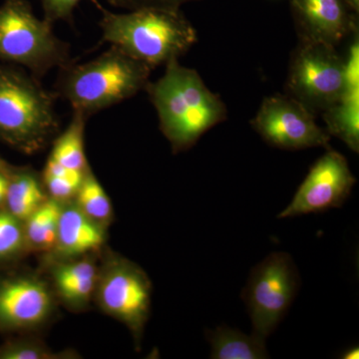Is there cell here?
Here are the masks:
<instances>
[{"mask_svg":"<svg viewBox=\"0 0 359 359\" xmlns=\"http://www.w3.org/2000/svg\"><path fill=\"white\" fill-rule=\"evenodd\" d=\"M145 90L175 154L192 148L203 135L228 118L221 97L205 86L197 70L180 65L179 59L167 63L164 75L149 81Z\"/></svg>","mask_w":359,"mask_h":359,"instance_id":"6da1fadb","label":"cell"},{"mask_svg":"<svg viewBox=\"0 0 359 359\" xmlns=\"http://www.w3.org/2000/svg\"><path fill=\"white\" fill-rule=\"evenodd\" d=\"M101 13V43H110L151 69L179 59L198 41L192 23L179 11L141 8L127 13L108 11L91 0Z\"/></svg>","mask_w":359,"mask_h":359,"instance_id":"7a4b0ae2","label":"cell"},{"mask_svg":"<svg viewBox=\"0 0 359 359\" xmlns=\"http://www.w3.org/2000/svg\"><path fill=\"white\" fill-rule=\"evenodd\" d=\"M152 69L111 45L86 63L73 60L59 68L53 93L69 102L73 112L89 118L145 90Z\"/></svg>","mask_w":359,"mask_h":359,"instance_id":"3957f363","label":"cell"},{"mask_svg":"<svg viewBox=\"0 0 359 359\" xmlns=\"http://www.w3.org/2000/svg\"><path fill=\"white\" fill-rule=\"evenodd\" d=\"M56 99L32 74L0 65V139L25 154L39 152L60 129Z\"/></svg>","mask_w":359,"mask_h":359,"instance_id":"277c9868","label":"cell"},{"mask_svg":"<svg viewBox=\"0 0 359 359\" xmlns=\"http://www.w3.org/2000/svg\"><path fill=\"white\" fill-rule=\"evenodd\" d=\"M70 45L56 36L53 25L39 20L27 0L0 6V61L22 66L36 79L72 62Z\"/></svg>","mask_w":359,"mask_h":359,"instance_id":"5b68a950","label":"cell"},{"mask_svg":"<svg viewBox=\"0 0 359 359\" xmlns=\"http://www.w3.org/2000/svg\"><path fill=\"white\" fill-rule=\"evenodd\" d=\"M301 285V276L287 252H271L250 271L243 290L252 334L266 340L283 320Z\"/></svg>","mask_w":359,"mask_h":359,"instance_id":"8992f818","label":"cell"},{"mask_svg":"<svg viewBox=\"0 0 359 359\" xmlns=\"http://www.w3.org/2000/svg\"><path fill=\"white\" fill-rule=\"evenodd\" d=\"M344 88V58L337 47L299 41L290 57L285 94L314 115L339 100Z\"/></svg>","mask_w":359,"mask_h":359,"instance_id":"52a82bcc","label":"cell"},{"mask_svg":"<svg viewBox=\"0 0 359 359\" xmlns=\"http://www.w3.org/2000/svg\"><path fill=\"white\" fill-rule=\"evenodd\" d=\"M250 125L271 147L287 151L330 148L332 136L316 123V115L287 94L264 98Z\"/></svg>","mask_w":359,"mask_h":359,"instance_id":"ba28073f","label":"cell"},{"mask_svg":"<svg viewBox=\"0 0 359 359\" xmlns=\"http://www.w3.org/2000/svg\"><path fill=\"white\" fill-rule=\"evenodd\" d=\"M98 299L106 313L128 325L140 344L151 309L152 285L145 271L126 259L116 261L97 280Z\"/></svg>","mask_w":359,"mask_h":359,"instance_id":"9c48e42d","label":"cell"},{"mask_svg":"<svg viewBox=\"0 0 359 359\" xmlns=\"http://www.w3.org/2000/svg\"><path fill=\"white\" fill-rule=\"evenodd\" d=\"M355 183L346 158L327 148L309 169L294 199L276 218H294L339 209L348 199Z\"/></svg>","mask_w":359,"mask_h":359,"instance_id":"30bf717a","label":"cell"},{"mask_svg":"<svg viewBox=\"0 0 359 359\" xmlns=\"http://www.w3.org/2000/svg\"><path fill=\"white\" fill-rule=\"evenodd\" d=\"M290 9L299 41L337 47L358 29L355 13L344 0H292Z\"/></svg>","mask_w":359,"mask_h":359,"instance_id":"8fae6325","label":"cell"},{"mask_svg":"<svg viewBox=\"0 0 359 359\" xmlns=\"http://www.w3.org/2000/svg\"><path fill=\"white\" fill-rule=\"evenodd\" d=\"M51 309L50 292L36 278H13L0 285V328L37 327L48 318Z\"/></svg>","mask_w":359,"mask_h":359,"instance_id":"7c38bea8","label":"cell"},{"mask_svg":"<svg viewBox=\"0 0 359 359\" xmlns=\"http://www.w3.org/2000/svg\"><path fill=\"white\" fill-rule=\"evenodd\" d=\"M104 243L100 224L92 221L78 207L62 208L55 249L63 257H78L98 250Z\"/></svg>","mask_w":359,"mask_h":359,"instance_id":"4fadbf2b","label":"cell"},{"mask_svg":"<svg viewBox=\"0 0 359 359\" xmlns=\"http://www.w3.org/2000/svg\"><path fill=\"white\" fill-rule=\"evenodd\" d=\"M211 344L212 359H266V340L255 334H245L241 330L221 325L205 332Z\"/></svg>","mask_w":359,"mask_h":359,"instance_id":"5bb4252c","label":"cell"},{"mask_svg":"<svg viewBox=\"0 0 359 359\" xmlns=\"http://www.w3.org/2000/svg\"><path fill=\"white\" fill-rule=\"evenodd\" d=\"M46 200L43 183L34 172L11 169L6 202L13 217L20 222L26 221Z\"/></svg>","mask_w":359,"mask_h":359,"instance_id":"9a60e30c","label":"cell"},{"mask_svg":"<svg viewBox=\"0 0 359 359\" xmlns=\"http://www.w3.org/2000/svg\"><path fill=\"white\" fill-rule=\"evenodd\" d=\"M327 133L359 153V88L344 89L334 105L323 113Z\"/></svg>","mask_w":359,"mask_h":359,"instance_id":"2e32d148","label":"cell"},{"mask_svg":"<svg viewBox=\"0 0 359 359\" xmlns=\"http://www.w3.org/2000/svg\"><path fill=\"white\" fill-rule=\"evenodd\" d=\"M96 268L91 262H70L57 266L54 283L59 295L67 304L81 306L88 302L96 290Z\"/></svg>","mask_w":359,"mask_h":359,"instance_id":"e0dca14e","label":"cell"},{"mask_svg":"<svg viewBox=\"0 0 359 359\" xmlns=\"http://www.w3.org/2000/svg\"><path fill=\"white\" fill-rule=\"evenodd\" d=\"M88 118L73 112L72 120L65 131L56 137L52 147L51 160L68 169L86 172L89 169L85 155L84 133Z\"/></svg>","mask_w":359,"mask_h":359,"instance_id":"ac0fdd59","label":"cell"},{"mask_svg":"<svg viewBox=\"0 0 359 359\" xmlns=\"http://www.w3.org/2000/svg\"><path fill=\"white\" fill-rule=\"evenodd\" d=\"M61 211L60 202L47 199L26 219L25 233L30 245L40 250L55 248Z\"/></svg>","mask_w":359,"mask_h":359,"instance_id":"d6986e66","label":"cell"},{"mask_svg":"<svg viewBox=\"0 0 359 359\" xmlns=\"http://www.w3.org/2000/svg\"><path fill=\"white\" fill-rule=\"evenodd\" d=\"M75 197L78 209L92 221L101 226L111 219L112 205L109 197L90 168Z\"/></svg>","mask_w":359,"mask_h":359,"instance_id":"ffe728a7","label":"cell"},{"mask_svg":"<svg viewBox=\"0 0 359 359\" xmlns=\"http://www.w3.org/2000/svg\"><path fill=\"white\" fill-rule=\"evenodd\" d=\"M25 238L20 219L9 212H0V259L15 256L22 249Z\"/></svg>","mask_w":359,"mask_h":359,"instance_id":"44dd1931","label":"cell"},{"mask_svg":"<svg viewBox=\"0 0 359 359\" xmlns=\"http://www.w3.org/2000/svg\"><path fill=\"white\" fill-rule=\"evenodd\" d=\"M80 1L81 0H40L44 13L43 20L52 25L60 20L74 25L73 13Z\"/></svg>","mask_w":359,"mask_h":359,"instance_id":"7402d4cb","label":"cell"},{"mask_svg":"<svg viewBox=\"0 0 359 359\" xmlns=\"http://www.w3.org/2000/svg\"><path fill=\"white\" fill-rule=\"evenodd\" d=\"M57 354L32 342H16L0 349L1 359H45L56 358Z\"/></svg>","mask_w":359,"mask_h":359,"instance_id":"603a6c76","label":"cell"},{"mask_svg":"<svg viewBox=\"0 0 359 359\" xmlns=\"http://www.w3.org/2000/svg\"><path fill=\"white\" fill-rule=\"evenodd\" d=\"M201 0H107L111 6L116 8L136 11L141 8H160L179 11L182 6L191 2H198Z\"/></svg>","mask_w":359,"mask_h":359,"instance_id":"cb8c5ba5","label":"cell"},{"mask_svg":"<svg viewBox=\"0 0 359 359\" xmlns=\"http://www.w3.org/2000/svg\"><path fill=\"white\" fill-rule=\"evenodd\" d=\"M11 169L8 171L0 170V204L6 202L7 188H8V173Z\"/></svg>","mask_w":359,"mask_h":359,"instance_id":"d4e9b609","label":"cell"},{"mask_svg":"<svg viewBox=\"0 0 359 359\" xmlns=\"http://www.w3.org/2000/svg\"><path fill=\"white\" fill-rule=\"evenodd\" d=\"M341 358L344 359H358L359 358V348L358 346H353L351 348L347 349L342 354Z\"/></svg>","mask_w":359,"mask_h":359,"instance_id":"484cf974","label":"cell"},{"mask_svg":"<svg viewBox=\"0 0 359 359\" xmlns=\"http://www.w3.org/2000/svg\"><path fill=\"white\" fill-rule=\"evenodd\" d=\"M346 2L347 6H349V8L353 11V13H356L358 14L359 11V0H344Z\"/></svg>","mask_w":359,"mask_h":359,"instance_id":"4316f807","label":"cell"},{"mask_svg":"<svg viewBox=\"0 0 359 359\" xmlns=\"http://www.w3.org/2000/svg\"><path fill=\"white\" fill-rule=\"evenodd\" d=\"M9 169H11V167L0 158V170H2V171H8Z\"/></svg>","mask_w":359,"mask_h":359,"instance_id":"83f0119b","label":"cell"}]
</instances>
